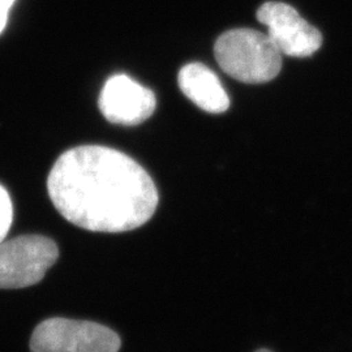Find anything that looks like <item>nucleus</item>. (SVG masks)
<instances>
[{"instance_id":"nucleus-1","label":"nucleus","mask_w":352,"mask_h":352,"mask_svg":"<svg viewBox=\"0 0 352 352\" xmlns=\"http://www.w3.org/2000/svg\"><path fill=\"white\" fill-rule=\"evenodd\" d=\"M47 190L56 210L93 232H126L145 225L158 205L146 170L122 151L77 146L51 168Z\"/></svg>"},{"instance_id":"nucleus-2","label":"nucleus","mask_w":352,"mask_h":352,"mask_svg":"<svg viewBox=\"0 0 352 352\" xmlns=\"http://www.w3.org/2000/svg\"><path fill=\"white\" fill-rule=\"evenodd\" d=\"M215 60L222 71L245 84H264L277 77L282 54L267 34L254 29H232L214 45Z\"/></svg>"},{"instance_id":"nucleus-3","label":"nucleus","mask_w":352,"mask_h":352,"mask_svg":"<svg viewBox=\"0 0 352 352\" xmlns=\"http://www.w3.org/2000/svg\"><path fill=\"white\" fill-rule=\"evenodd\" d=\"M120 346L110 327L62 317L41 322L30 340L32 352H118Z\"/></svg>"},{"instance_id":"nucleus-4","label":"nucleus","mask_w":352,"mask_h":352,"mask_svg":"<svg viewBox=\"0 0 352 352\" xmlns=\"http://www.w3.org/2000/svg\"><path fill=\"white\" fill-rule=\"evenodd\" d=\"M59 250L54 240L24 235L0 243V289H24L41 282L56 263Z\"/></svg>"},{"instance_id":"nucleus-5","label":"nucleus","mask_w":352,"mask_h":352,"mask_svg":"<svg viewBox=\"0 0 352 352\" xmlns=\"http://www.w3.org/2000/svg\"><path fill=\"white\" fill-rule=\"evenodd\" d=\"M257 20L267 28V36L282 55L307 58L322 45V36L286 3L267 1L257 11Z\"/></svg>"},{"instance_id":"nucleus-6","label":"nucleus","mask_w":352,"mask_h":352,"mask_svg":"<svg viewBox=\"0 0 352 352\" xmlns=\"http://www.w3.org/2000/svg\"><path fill=\"white\" fill-rule=\"evenodd\" d=\"M98 106L110 123L138 126L155 111L157 100L151 89L142 87L129 76L113 75L102 88Z\"/></svg>"},{"instance_id":"nucleus-7","label":"nucleus","mask_w":352,"mask_h":352,"mask_svg":"<svg viewBox=\"0 0 352 352\" xmlns=\"http://www.w3.org/2000/svg\"><path fill=\"white\" fill-rule=\"evenodd\" d=\"M183 94L204 111L222 113L230 107V98L219 78L201 63L184 65L177 76Z\"/></svg>"},{"instance_id":"nucleus-8","label":"nucleus","mask_w":352,"mask_h":352,"mask_svg":"<svg viewBox=\"0 0 352 352\" xmlns=\"http://www.w3.org/2000/svg\"><path fill=\"white\" fill-rule=\"evenodd\" d=\"M13 206L8 192L0 186V243L6 239L12 226Z\"/></svg>"},{"instance_id":"nucleus-9","label":"nucleus","mask_w":352,"mask_h":352,"mask_svg":"<svg viewBox=\"0 0 352 352\" xmlns=\"http://www.w3.org/2000/svg\"><path fill=\"white\" fill-rule=\"evenodd\" d=\"M14 0H0V33L3 32L4 26L7 24L8 11L11 8Z\"/></svg>"},{"instance_id":"nucleus-10","label":"nucleus","mask_w":352,"mask_h":352,"mask_svg":"<svg viewBox=\"0 0 352 352\" xmlns=\"http://www.w3.org/2000/svg\"><path fill=\"white\" fill-rule=\"evenodd\" d=\"M256 352H272V351H269V350H264V349H263V350H258V351H256Z\"/></svg>"}]
</instances>
